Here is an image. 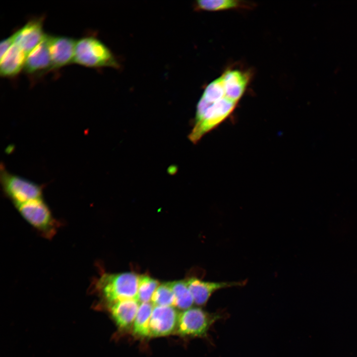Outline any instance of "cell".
I'll return each instance as SVG.
<instances>
[{"instance_id":"1","label":"cell","mask_w":357,"mask_h":357,"mask_svg":"<svg viewBox=\"0 0 357 357\" xmlns=\"http://www.w3.org/2000/svg\"><path fill=\"white\" fill-rule=\"evenodd\" d=\"M248 72L229 69L205 88L196 106L194 124L189 139L197 143L233 112L249 83Z\"/></svg>"},{"instance_id":"2","label":"cell","mask_w":357,"mask_h":357,"mask_svg":"<svg viewBox=\"0 0 357 357\" xmlns=\"http://www.w3.org/2000/svg\"><path fill=\"white\" fill-rule=\"evenodd\" d=\"M139 277L132 272L104 273L97 281L96 287L110 304L127 299L137 300Z\"/></svg>"},{"instance_id":"3","label":"cell","mask_w":357,"mask_h":357,"mask_svg":"<svg viewBox=\"0 0 357 357\" xmlns=\"http://www.w3.org/2000/svg\"><path fill=\"white\" fill-rule=\"evenodd\" d=\"M73 63L91 68L119 66L110 50L93 36H84L76 41Z\"/></svg>"},{"instance_id":"4","label":"cell","mask_w":357,"mask_h":357,"mask_svg":"<svg viewBox=\"0 0 357 357\" xmlns=\"http://www.w3.org/2000/svg\"><path fill=\"white\" fill-rule=\"evenodd\" d=\"M0 181L4 194L14 205L43 198V186L7 170L1 163Z\"/></svg>"},{"instance_id":"5","label":"cell","mask_w":357,"mask_h":357,"mask_svg":"<svg viewBox=\"0 0 357 357\" xmlns=\"http://www.w3.org/2000/svg\"><path fill=\"white\" fill-rule=\"evenodd\" d=\"M225 317L222 312L210 313L199 307L189 308L179 313L176 330L181 336L206 337L211 326Z\"/></svg>"},{"instance_id":"6","label":"cell","mask_w":357,"mask_h":357,"mask_svg":"<svg viewBox=\"0 0 357 357\" xmlns=\"http://www.w3.org/2000/svg\"><path fill=\"white\" fill-rule=\"evenodd\" d=\"M24 219L47 237L55 233L57 222L43 198L14 205Z\"/></svg>"},{"instance_id":"7","label":"cell","mask_w":357,"mask_h":357,"mask_svg":"<svg viewBox=\"0 0 357 357\" xmlns=\"http://www.w3.org/2000/svg\"><path fill=\"white\" fill-rule=\"evenodd\" d=\"M43 17L31 19L12 34L13 42L27 55L43 40Z\"/></svg>"},{"instance_id":"8","label":"cell","mask_w":357,"mask_h":357,"mask_svg":"<svg viewBox=\"0 0 357 357\" xmlns=\"http://www.w3.org/2000/svg\"><path fill=\"white\" fill-rule=\"evenodd\" d=\"M48 47L53 69L73 63L76 40L65 36L47 34Z\"/></svg>"},{"instance_id":"9","label":"cell","mask_w":357,"mask_h":357,"mask_svg":"<svg viewBox=\"0 0 357 357\" xmlns=\"http://www.w3.org/2000/svg\"><path fill=\"white\" fill-rule=\"evenodd\" d=\"M179 313L173 306H155L151 315L150 337H161L173 333L177 327Z\"/></svg>"},{"instance_id":"10","label":"cell","mask_w":357,"mask_h":357,"mask_svg":"<svg viewBox=\"0 0 357 357\" xmlns=\"http://www.w3.org/2000/svg\"><path fill=\"white\" fill-rule=\"evenodd\" d=\"M188 287L193 296L194 302L197 305H205L212 295L217 291L233 287L245 285L247 280L237 282H214L202 281L197 278L186 280Z\"/></svg>"},{"instance_id":"11","label":"cell","mask_w":357,"mask_h":357,"mask_svg":"<svg viewBox=\"0 0 357 357\" xmlns=\"http://www.w3.org/2000/svg\"><path fill=\"white\" fill-rule=\"evenodd\" d=\"M53 69L47 34L43 40L27 55L23 70L29 75H41Z\"/></svg>"},{"instance_id":"12","label":"cell","mask_w":357,"mask_h":357,"mask_svg":"<svg viewBox=\"0 0 357 357\" xmlns=\"http://www.w3.org/2000/svg\"><path fill=\"white\" fill-rule=\"evenodd\" d=\"M139 303L137 299H127L110 304L112 317L119 328L127 329L132 325Z\"/></svg>"},{"instance_id":"13","label":"cell","mask_w":357,"mask_h":357,"mask_svg":"<svg viewBox=\"0 0 357 357\" xmlns=\"http://www.w3.org/2000/svg\"><path fill=\"white\" fill-rule=\"evenodd\" d=\"M27 56L14 44L0 59V74L4 77H13L23 69Z\"/></svg>"},{"instance_id":"14","label":"cell","mask_w":357,"mask_h":357,"mask_svg":"<svg viewBox=\"0 0 357 357\" xmlns=\"http://www.w3.org/2000/svg\"><path fill=\"white\" fill-rule=\"evenodd\" d=\"M252 5L249 2L237 0H201L196 1L195 7L198 10L220 11L250 8Z\"/></svg>"},{"instance_id":"15","label":"cell","mask_w":357,"mask_h":357,"mask_svg":"<svg viewBox=\"0 0 357 357\" xmlns=\"http://www.w3.org/2000/svg\"><path fill=\"white\" fill-rule=\"evenodd\" d=\"M153 304L149 302L139 305L133 325V333L140 337H150L149 324Z\"/></svg>"},{"instance_id":"16","label":"cell","mask_w":357,"mask_h":357,"mask_svg":"<svg viewBox=\"0 0 357 357\" xmlns=\"http://www.w3.org/2000/svg\"><path fill=\"white\" fill-rule=\"evenodd\" d=\"M170 284L175 297V306L182 310L189 308L194 302L186 280L176 281Z\"/></svg>"},{"instance_id":"17","label":"cell","mask_w":357,"mask_h":357,"mask_svg":"<svg viewBox=\"0 0 357 357\" xmlns=\"http://www.w3.org/2000/svg\"><path fill=\"white\" fill-rule=\"evenodd\" d=\"M151 303L154 306H175V297L170 282L159 285L152 297Z\"/></svg>"},{"instance_id":"18","label":"cell","mask_w":357,"mask_h":357,"mask_svg":"<svg viewBox=\"0 0 357 357\" xmlns=\"http://www.w3.org/2000/svg\"><path fill=\"white\" fill-rule=\"evenodd\" d=\"M159 282L146 275L139 276L138 281L137 300L139 302H149Z\"/></svg>"},{"instance_id":"19","label":"cell","mask_w":357,"mask_h":357,"mask_svg":"<svg viewBox=\"0 0 357 357\" xmlns=\"http://www.w3.org/2000/svg\"><path fill=\"white\" fill-rule=\"evenodd\" d=\"M14 44L12 35L1 41L0 45V59Z\"/></svg>"}]
</instances>
